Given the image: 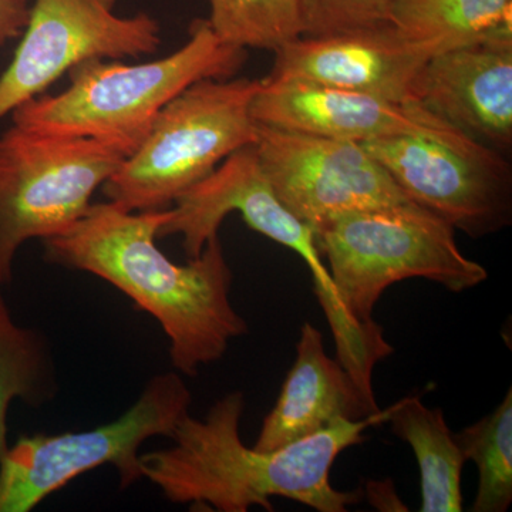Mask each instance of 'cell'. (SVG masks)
<instances>
[{"label": "cell", "instance_id": "7", "mask_svg": "<svg viewBox=\"0 0 512 512\" xmlns=\"http://www.w3.org/2000/svg\"><path fill=\"white\" fill-rule=\"evenodd\" d=\"M136 144L43 133L10 123L0 133V284L30 239L63 234L89 211Z\"/></svg>", "mask_w": 512, "mask_h": 512}, {"label": "cell", "instance_id": "16", "mask_svg": "<svg viewBox=\"0 0 512 512\" xmlns=\"http://www.w3.org/2000/svg\"><path fill=\"white\" fill-rule=\"evenodd\" d=\"M386 423L409 444L419 464L420 511H463L461 476L467 461L443 410L427 407L420 396L404 397L389 407Z\"/></svg>", "mask_w": 512, "mask_h": 512}, {"label": "cell", "instance_id": "22", "mask_svg": "<svg viewBox=\"0 0 512 512\" xmlns=\"http://www.w3.org/2000/svg\"><path fill=\"white\" fill-rule=\"evenodd\" d=\"M30 8L29 0H0V47L22 36Z\"/></svg>", "mask_w": 512, "mask_h": 512}, {"label": "cell", "instance_id": "6", "mask_svg": "<svg viewBox=\"0 0 512 512\" xmlns=\"http://www.w3.org/2000/svg\"><path fill=\"white\" fill-rule=\"evenodd\" d=\"M259 87L261 80L245 77L205 79L168 101L101 187L107 200L127 211L170 208L225 158L255 144L252 103Z\"/></svg>", "mask_w": 512, "mask_h": 512}, {"label": "cell", "instance_id": "20", "mask_svg": "<svg viewBox=\"0 0 512 512\" xmlns=\"http://www.w3.org/2000/svg\"><path fill=\"white\" fill-rule=\"evenodd\" d=\"M211 29L239 49L278 52L302 35L298 0H207Z\"/></svg>", "mask_w": 512, "mask_h": 512}, {"label": "cell", "instance_id": "13", "mask_svg": "<svg viewBox=\"0 0 512 512\" xmlns=\"http://www.w3.org/2000/svg\"><path fill=\"white\" fill-rule=\"evenodd\" d=\"M413 100L507 156L512 147V33L431 56L413 84Z\"/></svg>", "mask_w": 512, "mask_h": 512}, {"label": "cell", "instance_id": "21", "mask_svg": "<svg viewBox=\"0 0 512 512\" xmlns=\"http://www.w3.org/2000/svg\"><path fill=\"white\" fill-rule=\"evenodd\" d=\"M396 0H298L302 35L320 37L392 23Z\"/></svg>", "mask_w": 512, "mask_h": 512}, {"label": "cell", "instance_id": "3", "mask_svg": "<svg viewBox=\"0 0 512 512\" xmlns=\"http://www.w3.org/2000/svg\"><path fill=\"white\" fill-rule=\"evenodd\" d=\"M245 60L247 50L225 45L207 19H197L187 43L171 55L138 64L87 60L67 73L70 84L62 93L25 101L9 116L43 133L138 146L168 101L201 80L234 77Z\"/></svg>", "mask_w": 512, "mask_h": 512}, {"label": "cell", "instance_id": "15", "mask_svg": "<svg viewBox=\"0 0 512 512\" xmlns=\"http://www.w3.org/2000/svg\"><path fill=\"white\" fill-rule=\"evenodd\" d=\"M379 412L375 393L366 392L336 357L328 355L322 332L306 322L296 343L295 362L254 447L278 450L338 420H362Z\"/></svg>", "mask_w": 512, "mask_h": 512}, {"label": "cell", "instance_id": "11", "mask_svg": "<svg viewBox=\"0 0 512 512\" xmlns=\"http://www.w3.org/2000/svg\"><path fill=\"white\" fill-rule=\"evenodd\" d=\"M254 146L276 197L313 234L348 212L414 204L362 144L258 124Z\"/></svg>", "mask_w": 512, "mask_h": 512}, {"label": "cell", "instance_id": "19", "mask_svg": "<svg viewBox=\"0 0 512 512\" xmlns=\"http://www.w3.org/2000/svg\"><path fill=\"white\" fill-rule=\"evenodd\" d=\"M466 461L478 470V490L471 511L505 512L512 503V390L483 419L456 433Z\"/></svg>", "mask_w": 512, "mask_h": 512}, {"label": "cell", "instance_id": "1", "mask_svg": "<svg viewBox=\"0 0 512 512\" xmlns=\"http://www.w3.org/2000/svg\"><path fill=\"white\" fill-rule=\"evenodd\" d=\"M170 214L171 208L136 212L110 201L92 204L67 231L43 241L45 259L123 292L160 323L175 372L194 377L247 335L248 322L231 302L234 274L220 235L184 265L158 248Z\"/></svg>", "mask_w": 512, "mask_h": 512}, {"label": "cell", "instance_id": "18", "mask_svg": "<svg viewBox=\"0 0 512 512\" xmlns=\"http://www.w3.org/2000/svg\"><path fill=\"white\" fill-rule=\"evenodd\" d=\"M59 390L49 340L12 318L0 284V461L8 451V410L19 399L32 407L49 403Z\"/></svg>", "mask_w": 512, "mask_h": 512}, {"label": "cell", "instance_id": "14", "mask_svg": "<svg viewBox=\"0 0 512 512\" xmlns=\"http://www.w3.org/2000/svg\"><path fill=\"white\" fill-rule=\"evenodd\" d=\"M252 117L259 126L359 144L451 127L417 101L402 103L301 80H261Z\"/></svg>", "mask_w": 512, "mask_h": 512}, {"label": "cell", "instance_id": "10", "mask_svg": "<svg viewBox=\"0 0 512 512\" xmlns=\"http://www.w3.org/2000/svg\"><path fill=\"white\" fill-rule=\"evenodd\" d=\"M120 0H35L12 62L0 76V121L87 60L156 53L161 26L148 13L119 16Z\"/></svg>", "mask_w": 512, "mask_h": 512}, {"label": "cell", "instance_id": "2", "mask_svg": "<svg viewBox=\"0 0 512 512\" xmlns=\"http://www.w3.org/2000/svg\"><path fill=\"white\" fill-rule=\"evenodd\" d=\"M245 394L221 397L202 419L185 414L170 439L173 446L140 454L141 476L174 504L220 512L274 511L271 498L284 497L319 512H345L359 503L360 491L333 487L336 458L365 440L369 427L389 419V409L362 420H338L278 448L245 446L239 434Z\"/></svg>", "mask_w": 512, "mask_h": 512}, {"label": "cell", "instance_id": "4", "mask_svg": "<svg viewBox=\"0 0 512 512\" xmlns=\"http://www.w3.org/2000/svg\"><path fill=\"white\" fill-rule=\"evenodd\" d=\"M315 239L343 309L372 335H383L373 312L397 282L426 279L460 293L488 278L487 269L458 248L456 229L417 204L339 215L315 231Z\"/></svg>", "mask_w": 512, "mask_h": 512}, {"label": "cell", "instance_id": "5", "mask_svg": "<svg viewBox=\"0 0 512 512\" xmlns=\"http://www.w3.org/2000/svg\"><path fill=\"white\" fill-rule=\"evenodd\" d=\"M173 205L158 238L180 235L188 259L200 255L205 244L217 237L231 212H239L249 228L295 252L311 272L313 292L335 339L336 359L357 379L372 375L377 363L389 355L392 345L384 336L360 329L343 309L315 234L276 197L254 144L225 158Z\"/></svg>", "mask_w": 512, "mask_h": 512}, {"label": "cell", "instance_id": "9", "mask_svg": "<svg viewBox=\"0 0 512 512\" xmlns=\"http://www.w3.org/2000/svg\"><path fill=\"white\" fill-rule=\"evenodd\" d=\"M363 147L404 194L471 238L510 227L512 170L507 156L448 127L384 137Z\"/></svg>", "mask_w": 512, "mask_h": 512}, {"label": "cell", "instance_id": "17", "mask_svg": "<svg viewBox=\"0 0 512 512\" xmlns=\"http://www.w3.org/2000/svg\"><path fill=\"white\" fill-rule=\"evenodd\" d=\"M512 0H396L392 25L440 50L512 33Z\"/></svg>", "mask_w": 512, "mask_h": 512}, {"label": "cell", "instance_id": "8", "mask_svg": "<svg viewBox=\"0 0 512 512\" xmlns=\"http://www.w3.org/2000/svg\"><path fill=\"white\" fill-rule=\"evenodd\" d=\"M191 390L178 372L160 373L119 419L94 429L20 437L0 461V512H29L74 478L113 466L121 488L141 480L140 448L171 434L190 413Z\"/></svg>", "mask_w": 512, "mask_h": 512}, {"label": "cell", "instance_id": "12", "mask_svg": "<svg viewBox=\"0 0 512 512\" xmlns=\"http://www.w3.org/2000/svg\"><path fill=\"white\" fill-rule=\"evenodd\" d=\"M430 43L404 36L392 23L338 35L292 40L275 52L268 80H301L373 94L393 101H414L413 84L431 56Z\"/></svg>", "mask_w": 512, "mask_h": 512}]
</instances>
